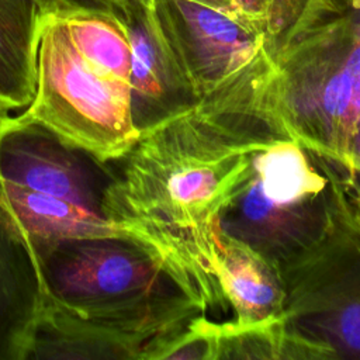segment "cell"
<instances>
[{
  "mask_svg": "<svg viewBox=\"0 0 360 360\" xmlns=\"http://www.w3.org/2000/svg\"><path fill=\"white\" fill-rule=\"evenodd\" d=\"M0 217L17 231L34 253L73 238L125 236L98 212L3 179H0Z\"/></svg>",
  "mask_w": 360,
  "mask_h": 360,
  "instance_id": "cell-12",
  "label": "cell"
},
{
  "mask_svg": "<svg viewBox=\"0 0 360 360\" xmlns=\"http://www.w3.org/2000/svg\"><path fill=\"white\" fill-rule=\"evenodd\" d=\"M328 176L333 204L342 218L360 233V173L329 165L309 155Z\"/></svg>",
  "mask_w": 360,
  "mask_h": 360,
  "instance_id": "cell-16",
  "label": "cell"
},
{
  "mask_svg": "<svg viewBox=\"0 0 360 360\" xmlns=\"http://www.w3.org/2000/svg\"><path fill=\"white\" fill-rule=\"evenodd\" d=\"M44 14L68 15L80 11L114 14L117 0H35Z\"/></svg>",
  "mask_w": 360,
  "mask_h": 360,
  "instance_id": "cell-18",
  "label": "cell"
},
{
  "mask_svg": "<svg viewBox=\"0 0 360 360\" xmlns=\"http://www.w3.org/2000/svg\"><path fill=\"white\" fill-rule=\"evenodd\" d=\"M307 0H269L264 42L285 31L302 11Z\"/></svg>",
  "mask_w": 360,
  "mask_h": 360,
  "instance_id": "cell-17",
  "label": "cell"
},
{
  "mask_svg": "<svg viewBox=\"0 0 360 360\" xmlns=\"http://www.w3.org/2000/svg\"><path fill=\"white\" fill-rule=\"evenodd\" d=\"M215 276L238 328L285 322L284 292L277 269L248 243L219 231L215 238Z\"/></svg>",
  "mask_w": 360,
  "mask_h": 360,
  "instance_id": "cell-11",
  "label": "cell"
},
{
  "mask_svg": "<svg viewBox=\"0 0 360 360\" xmlns=\"http://www.w3.org/2000/svg\"><path fill=\"white\" fill-rule=\"evenodd\" d=\"M24 112L104 162L138 139L131 84L82 56L62 17L44 14L35 52V91Z\"/></svg>",
  "mask_w": 360,
  "mask_h": 360,
  "instance_id": "cell-4",
  "label": "cell"
},
{
  "mask_svg": "<svg viewBox=\"0 0 360 360\" xmlns=\"http://www.w3.org/2000/svg\"><path fill=\"white\" fill-rule=\"evenodd\" d=\"M0 179L101 214L112 167L24 111H0Z\"/></svg>",
  "mask_w": 360,
  "mask_h": 360,
  "instance_id": "cell-8",
  "label": "cell"
},
{
  "mask_svg": "<svg viewBox=\"0 0 360 360\" xmlns=\"http://www.w3.org/2000/svg\"><path fill=\"white\" fill-rule=\"evenodd\" d=\"M150 8L188 103H207L232 86L264 44L235 15L197 0H152Z\"/></svg>",
  "mask_w": 360,
  "mask_h": 360,
  "instance_id": "cell-7",
  "label": "cell"
},
{
  "mask_svg": "<svg viewBox=\"0 0 360 360\" xmlns=\"http://www.w3.org/2000/svg\"><path fill=\"white\" fill-rule=\"evenodd\" d=\"M35 256L46 297L79 314L134 308L181 291L158 257L122 235L66 239Z\"/></svg>",
  "mask_w": 360,
  "mask_h": 360,
  "instance_id": "cell-5",
  "label": "cell"
},
{
  "mask_svg": "<svg viewBox=\"0 0 360 360\" xmlns=\"http://www.w3.org/2000/svg\"><path fill=\"white\" fill-rule=\"evenodd\" d=\"M225 110L360 173V0H307L294 22L263 44Z\"/></svg>",
  "mask_w": 360,
  "mask_h": 360,
  "instance_id": "cell-2",
  "label": "cell"
},
{
  "mask_svg": "<svg viewBox=\"0 0 360 360\" xmlns=\"http://www.w3.org/2000/svg\"><path fill=\"white\" fill-rule=\"evenodd\" d=\"M45 300L35 253L0 217V360H30Z\"/></svg>",
  "mask_w": 360,
  "mask_h": 360,
  "instance_id": "cell-10",
  "label": "cell"
},
{
  "mask_svg": "<svg viewBox=\"0 0 360 360\" xmlns=\"http://www.w3.org/2000/svg\"><path fill=\"white\" fill-rule=\"evenodd\" d=\"M42 15L35 0H0V111L27 107L34 97Z\"/></svg>",
  "mask_w": 360,
  "mask_h": 360,
  "instance_id": "cell-14",
  "label": "cell"
},
{
  "mask_svg": "<svg viewBox=\"0 0 360 360\" xmlns=\"http://www.w3.org/2000/svg\"><path fill=\"white\" fill-rule=\"evenodd\" d=\"M201 315L207 314L181 291L100 314H79L46 297L30 360H156Z\"/></svg>",
  "mask_w": 360,
  "mask_h": 360,
  "instance_id": "cell-6",
  "label": "cell"
},
{
  "mask_svg": "<svg viewBox=\"0 0 360 360\" xmlns=\"http://www.w3.org/2000/svg\"><path fill=\"white\" fill-rule=\"evenodd\" d=\"M253 179L276 205L301 208L322 201L329 191L328 176L295 141L273 135L253 155Z\"/></svg>",
  "mask_w": 360,
  "mask_h": 360,
  "instance_id": "cell-13",
  "label": "cell"
},
{
  "mask_svg": "<svg viewBox=\"0 0 360 360\" xmlns=\"http://www.w3.org/2000/svg\"><path fill=\"white\" fill-rule=\"evenodd\" d=\"M287 330L304 359H360V233L332 194L319 231L276 264Z\"/></svg>",
  "mask_w": 360,
  "mask_h": 360,
  "instance_id": "cell-3",
  "label": "cell"
},
{
  "mask_svg": "<svg viewBox=\"0 0 360 360\" xmlns=\"http://www.w3.org/2000/svg\"><path fill=\"white\" fill-rule=\"evenodd\" d=\"M271 136L245 115L186 103L143 127L110 162L103 217L158 257L205 312L226 309L215 276V238L252 176L253 155Z\"/></svg>",
  "mask_w": 360,
  "mask_h": 360,
  "instance_id": "cell-1",
  "label": "cell"
},
{
  "mask_svg": "<svg viewBox=\"0 0 360 360\" xmlns=\"http://www.w3.org/2000/svg\"><path fill=\"white\" fill-rule=\"evenodd\" d=\"M62 17L68 34L93 66L131 84V48L114 14L80 11Z\"/></svg>",
  "mask_w": 360,
  "mask_h": 360,
  "instance_id": "cell-15",
  "label": "cell"
},
{
  "mask_svg": "<svg viewBox=\"0 0 360 360\" xmlns=\"http://www.w3.org/2000/svg\"><path fill=\"white\" fill-rule=\"evenodd\" d=\"M142 1L143 4H150L152 0H139ZM197 1H201L204 4H208V6H212V7H217L219 10H224L232 15H235V11H233V6H232V1L231 0H197ZM236 17V15H235Z\"/></svg>",
  "mask_w": 360,
  "mask_h": 360,
  "instance_id": "cell-20",
  "label": "cell"
},
{
  "mask_svg": "<svg viewBox=\"0 0 360 360\" xmlns=\"http://www.w3.org/2000/svg\"><path fill=\"white\" fill-rule=\"evenodd\" d=\"M114 15L122 25L131 48L132 117L141 131L188 101L150 4L117 0Z\"/></svg>",
  "mask_w": 360,
  "mask_h": 360,
  "instance_id": "cell-9",
  "label": "cell"
},
{
  "mask_svg": "<svg viewBox=\"0 0 360 360\" xmlns=\"http://www.w3.org/2000/svg\"><path fill=\"white\" fill-rule=\"evenodd\" d=\"M235 15L248 28L266 37V18L269 0H231Z\"/></svg>",
  "mask_w": 360,
  "mask_h": 360,
  "instance_id": "cell-19",
  "label": "cell"
}]
</instances>
